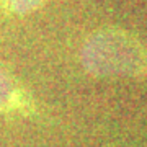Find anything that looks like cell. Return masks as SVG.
<instances>
[{
	"label": "cell",
	"instance_id": "cell-1",
	"mask_svg": "<svg viewBox=\"0 0 147 147\" xmlns=\"http://www.w3.org/2000/svg\"><path fill=\"white\" fill-rule=\"evenodd\" d=\"M80 62L93 77H147V42L124 30L105 28L85 41Z\"/></svg>",
	"mask_w": 147,
	"mask_h": 147
},
{
	"label": "cell",
	"instance_id": "cell-2",
	"mask_svg": "<svg viewBox=\"0 0 147 147\" xmlns=\"http://www.w3.org/2000/svg\"><path fill=\"white\" fill-rule=\"evenodd\" d=\"M38 113V103L26 87L0 65V116L30 118Z\"/></svg>",
	"mask_w": 147,
	"mask_h": 147
},
{
	"label": "cell",
	"instance_id": "cell-3",
	"mask_svg": "<svg viewBox=\"0 0 147 147\" xmlns=\"http://www.w3.org/2000/svg\"><path fill=\"white\" fill-rule=\"evenodd\" d=\"M47 0H0V10L10 16H26L38 11Z\"/></svg>",
	"mask_w": 147,
	"mask_h": 147
}]
</instances>
